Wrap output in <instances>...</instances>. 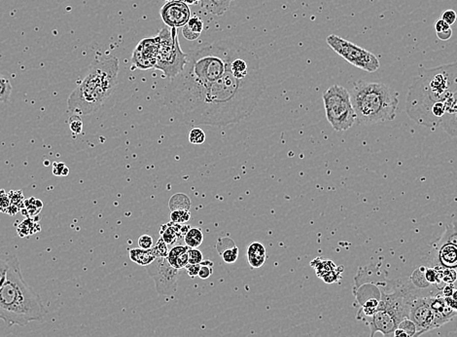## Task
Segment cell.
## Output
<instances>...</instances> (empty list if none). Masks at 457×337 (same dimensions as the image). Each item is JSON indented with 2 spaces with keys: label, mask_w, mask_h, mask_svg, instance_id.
<instances>
[{
  "label": "cell",
  "mask_w": 457,
  "mask_h": 337,
  "mask_svg": "<svg viewBox=\"0 0 457 337\" xmlns=\"http://www.w3.org/2000/svg\"><path fill=\"white\" fill-rule=\"evenodd\" d=\"M157 36L160 47L155 68L163 71L164 76L173 79L184 69L187 54L180 48L177 29L163 28Z\"/></svg>",
  "instance_id": "cell-9"
},
{
  "label": "cell",
  "mask_w": 457,
  "mask_h": 337,
  "mask_svg": "<svg viewBox=\"0 0 457 337\" xmlns=\"http://www.w3.org/2000/svg\"><path fill=\"white\" fill-rule=\"evenodd\" d=\"M187 5H196L201 2V0H182Z\"/></svg>",
  "instance_id": "cell-50"
},
{
  "label": "cell",
  "mask_w": 457,
  "mask_h": 337,
  "mask_svg": "<svg viewBox=\"0 0 457 337\" xmlns=\"http://www.w3.org/2000/svg\"><path fill=\"white\" fill-rule=\"evenodd\" d=\"M188 255H189V264H201L204 261L203 252L198 249L190 248L188 250Z\"/></svg>",
  "instance_id": "cell-39"
},
{
  "label": "cell",
  "mask_w": 457,
  "mask_h": 337,
  "mask_svg": "<svg viewBox=\"0 0 457 337\" xmlns=\"http://www.w3.org/2000/svg\"><path fill=\"white\" fill-rule=\"evenodd\" d=\"M213 266H214V263L212 261H209V260L203 261V262L201 263L198 278H201L202 280L208 279L213 273Z\"/></svg>",
  "instance_id": "cell-35"
},
{
  "label": "cell",
  "mask_w": 457,
  "mask_h": 337,
  "mask_svg": "<svg viewBox=\"0 0 457 337\" xmlns=\"http://www.w3.org/2000/svg\"><path fill=\"white\" fill-rule=\"evenodd\" d=\"M409 319H411L417 329V336L435 329V316L430 306L429 296L416 297L412 304Z\"/></svg>",
  "instance_id": "cell-12"
},
{
  "label": "cell",
  "mask_w": 457,
  "mask_h": 337,
  "mask_svg": "<svg viewBox=\"0 0 457 337\" xmlns=\"http://www.w3.org/2000/svg\"><path fill=\"white\" fill-rule=\"evenodd\" d=\"M190 228L191 227L187 224H179L170 221L161 226V237L167 246H172L184 237Z\"/></svg>",
  "instance_id": "cell-18"
},
{
  "label": "cell",
  "mask_w": 457,
  "mask_h": 337,
  "mask_svg": "<svg viewBox=\"0 0 457 337\" xmlns=\"http://www.w3.org/2000/svg\"><path fill=\"white\" fill-rule=\"evenodd\" d=\"M10 267V254H0V289L6 282Z\"/></svg>",
  "instance_id": "cell-30"
},
{
  "label": "cell",
  "mask_w": 457,
  "mask_h": 337,
  "mask_svg": "<svg viewBox=\"0 0 457 337\" xmlns=\"http://www.w3.org/2000/svg\"><path fill=\"white\" fill-rule=\"evenodd\" d=\"M160 14L163 22L172 29L183 28L191 18V10L182 0L166 2Z\"/></svg>",
  "instance_id": "cell-14"
},
{
  "label": "cell",
  "mask_w": 457,
  "mask_h": 337,
  "mask_svg": "<svg viewBox=\"0 0 457 337\" xmlns=\"http://www.w3.org/2000/svg\"><path fill=\"white\" fill-rule=\"evenodd\" d=\"M159 38H144L141 40L132 54V64L139 69L155 68L159 55Z\"/></svg>",
  "instance_id": "cell-13"
},
{
  "label": "cell",
  "mask_w": 457,
  "mask_h": 337,
  "mask_svg": "<svg viewBox=\"0 0 457 337\" xmlns=\"http://www.w3.org/2000/svg\"><path fill=\"white\" fill-rule=\"evenodd\" d=\"M168 207L172 212L174 211H190L191 208V200L188 196L183 193H176L169 199Z\"/></svg>",
  "instance_id": "cell-25"
},
{
  "label": "cell",
  "mask_w": 457,
  "mask_h": 337,
  "mask_svg": "<svg viewBox=\"0 0 457 337\" xmlns=\"http://www.w3.org/2000/svg\"><path fill=\"white\" fill-rule=\"evenodd\" d=\"M441 272H442V283L445 284H454L456 283L457 272L455 270L441 267Z\"/></svg>",
  "instance_id": "cell-34"
},
{
  "label": "cell",
  "mask_w": 457,
  "mask_h": 337,
  "mask_svg": "<svg viewBox=\"0 0 457 337\" xmlns=\"http://www.w3.org/2000/svg\"><path fill=\"white\" fill-rule=\"evenodd\" d=\"M146 267L148 275L155 282L159 295L168 296L176 293L180 270L173 267L166 257H157Z\"/></svg>",
  "instance_id": "cell-11"
},
{
  "label": "cell",
  "mask_w": 457,
  "mask_h": 337,
  "mask_svg": "<svg viewBox=\"0 0 457 337\" xmlns=\"http://www.w3.org/2000/svg\"><path fill=\"white\" fill-rule=\"evenodd\" d=\"M350 98L358 124L373 125L396 117L397 94L383 83L359 80L354 83Z\"/></svg>",
  "instance_id": "cell-6"
},
{
  "label": "cell",
  "mask_w": 457,
  "mask_h": 337,
  "mask_svg": "<svg viewBox=\"0 0 457 337\" xmlns=\"http://www.w3.org/2000/svg\"><path fill=\"white\" fill-rule=\"evenodd\" d=\"M413 286L398 284L391 293L381 289L378 310L370 317V322H367L370 326V337L375 336L377 332H381L383 337H393L399 324L410 316L411 307L416 298Z\"/></svg>",
  "instance_id": "cell-7"
},
{
  "label": "cell",
  "mask_w": 457,
  "mask_h": 337,
  "mask_svg": "<svg viewBox=\"0 0 457 337\" xmlns=\"http://www.w3.org/2000/svg\"><path fill=\"white\" fill-rule=\"evenodd\" d=\"M238 45L234 39H225L187 53L184 69L170 79L163 95L183 93L215 82L227 71Z\"/></svg>",
  "instance_id": "cell-3"
},
{
  "label": "cell",
  "mask_w": 457,
  "mask_h": 337,
  "mask_svg": "<svg viewBox=\"0 0 457 337\" xmlns=\"http://www.w3.org/2000/svg\"><path fill=\"white\" fill-rule=\"evenodd\" d=\"M18 234L21 237H30L40 231V224L32 218H26L18 226Z\"/></svg>",
  "instance_id": "cell-26"
},
{
  "label": "cell",
  "mask_w": 457,
  "mask_h": 337,
  "mask_svg": "<svg viewBox=\"0 0 457 337\" xmlns=\"http://www.w3.org/2000/svg\"><path fill=\"white\" fill-rule=\"evenodd\" d=\"M247 260L251 268H260L267 260V252L265 246L260 242H253L247 248Z\"/></svg>",
  "instance_id": "cell-20"
},
{
  "label": "cell",
  "mask_w": 457,
  "mask_h": 337,
  "mask_svg": "<svg viewBox=\"0 0 457 337\" xmlns=\"http://www.w3.org/2000/svg\"><path fill=\"white\" fill-rule=\"evenodd\" d=\"M393 337H410L405 331H404L403 329H401V328H396L395 329V331H394V333H393Z\"/></svg>",
  "instance_id": "cell-49"
},
{
  "label": "cell",
  "mask_w": 457,
  "mask_h": 337,
  "mask_svg": "<svg viewBox=\"0 0 457 337\" xmlns=\"http://www.w3.org/2000/svg\"><path fill=\"white\" fill-rule=\"evenodd\" d=\"M190 219H191L190 211L179 210V211H174L170 214V220L175 223L185 224L188 221H190Z\"/></svg>",
  "instance_id": "cell-32"
},
{
  "label": "cell",
  "mask_w": 457,
  "mask_h": 337,
  "mask_svg": "<svg viewBox=\"0 0 457 337\" xmlns=\"http://www.w3.org/2000/svg\"><path fill=\"white\" fill-rule=\"evenodd\" d=\"M457 92V63L432 68L420 67L409 88L406 112L417 125L437 128L432 111L437 105L446 102Z\"/></svg>",
  "instance_id": "cell-2"
},
{
  "label": "cell",
  "mask_w": 457,
  "mask_h": 337,
  "mask_svg": "<svg viewBox=\"0 0 457 337\" xmlns=\"http://www.w3.org/2000/svg\"><path fill=\"white\" fill-rule=\"evenodd\" d=\"M310 265L315 268L316 275L325 283H337L341 278L342 270H339V268L332 261H325L318 257L311 261Z\"/></svg>",
  "instance_id": "cell-16"
},
{
  "label": "cell",
  "mask_w": 457,
  "mask_h": 337,
  "mask_svg": "<svg viewBox=\"0 0 457 337\" xmlns=\"http://www.w3.org/2000/svg\"><path fill=\"white\" fill-rule=\"evenodd\" d=\"M445 300H446V304L448 305V307L457 313V289L450 296L445 297Z\"/></svg>",
  "instance_id": "cell-45"
},
{
  "label": "cell",
  "mask_w": 457,
  "mask_h": 337,
  "mask_svg": "<svg viewBox=\"0 0 457 337\" xmlns=\"http://www.w3.org/2000/svg\"><path fill=\"white\" fill-rule=\"evenodd\" d=\"M441 126L450 137L457 138V92L446 102V113Z\"/></svg>",
  "instance_id": "cell-17"
},
{
  "label": "cell",
  "mask_w": 457,
  "mask_h": 337,
  "mask_svg": "<svg viewBox=\"0 0 457 337\" xmlns=\"http://www.w3.org/2000/svg\"><path fill=\"white\" fill-rule=\"evenodd\" d=\"M216 249L224 262L233 264L239 258V248L231 238H219Z\"/></svg>",
  "instance_id": "cell-19"
},
{
  "label": "cell",
  "mask_w": 457,
  "mask_h": 337,
  "mask_svg": "<svg viewBox=\"0 0 457 337\" xmlns=\"http://www.w3.org/2000/svg\"><path fill=\"white\" fill-rule=\"evenodd\" d=\"M10 207V197L4 190L0 191V212L7 214V211Z\"/></svg>",
  "instance_id": "cell-40"
},
{
  "label": "cell",
  "mask_w": 457,
  "mask_h": 337,
  "mask_svg": "<svg viewBox=\"0 0 457 337\" xmlns=\"http://www.w3.org/2000/svg\"><path fill=\"white\" fill-rule=\"evenodd\" d=\"M11 82L7 77L0 74V102L8 103L10 101L12 94Z\"/></svg>",
  "instance_id": "cell-28"
},
{
  "label": "cell",
  "mask_w": 457,
  "mask_h": 337,
  "mask_svg": "<svg viewBox=\"0 0 457 337\" xmlns=\"http://www.w3.org/2000/svg\"><path fill=\"white\" fill-rule=\"evenodd\" d=\"M185 25L189 29V30H191L192 32L198 33V34H201V33H203V31H204V22H203V20H202L199 17H197V16L191 17L190 20L188 21V22L186 23Z\"/></svg>",
  "instance_id": "cell-37"
},
{
  "label": "cell",
  "mask_w": 457,
  "mask_h": 337,
  "mask_svg": "<svg viewBox=\"0 0 457 337\" xmlns=\"http://www.w3.org/2000/svg\"><path fill=\"white\" fill-rule=\"evenodd\" d=\"M119 60L100 56L89 66L84 79L67 99V108L78 115H89L102 107L117 85Z\"/></svg>",
  "instance_id": "cell-5"
},
{
  "label": "cell",
  "mask_w": 457,
  "mask_h": 337,
  "mask_svg": "<svg viewBox=\"0 0 457 337\" xmlns=\"http://www.w3.org/2000/svg\"><path fill=\"white\" fill-rule=\"evenodd\" d=\"M53 174L56 176H66L69 174V169L66 167V164H53Z\"/></svg>",
  "instance_id": "cell-42"
},
{
  "label": "cell",
  "mask_w": 457,
  "mask_h": 337,
  "mask_svg": "<svg viewBox=\"0 0 457 337\" xmlns=\"http://www.w3.org/2000/svg\"><path fill=\"white\" fill-rule=\"evenodd\" d=\"M436 34H437V36H438L439 39H441V40H443V41H446V40H448V39L451 38V36H452V30H451V29H448V30L444 31V32H442V33H436Z\"/></svg>",
  "instance_id": "cell-48"
},
{
  "label": "cell",
  "mask_w": 457,
  "mask_h": 337,
  "mask_svg": "<svg viewBox=\"0 0 457 337\" xmlns=\"http://www.w3.org/2000/svg\"><path fill=\"white\" fill-rule=\"evenodd\" d=\"M264 89L262 72L239 78L228 65L224 75L215 82L183 93L163 95V103L177 119L186 124L224 127L251 115Z\"/></svg>",
  "instance_id": "cell-1"
},
{
  "label": "cell",
  "mask_w": 457,
  "mask_h": 337,
  "mask_svg": "<svg viewBox=\"0 0 457 337\" xmlns=\"http://www.w3.org/2000/svg\"><path fill=\"white\" fill-rule=\"evenodd\" d=\"M234 0H201V7L214 16L224 15Z\"/></svg>",
  "instance_id": "cell-22"
},
{
  "label": "cell",
  "mask_w": 457,
  "mask_h": 337,
  "mask_svg": "<svg viewBox=\"0 0 457 337\" xmlns=\"http://www.w3.org/2000/svg\"><path fill=\"white\" fill-rule=\"evenodd\" d=\"M189 249L190 248L186 245L174 247L168 251V254L166 256L169 264L178 270L186 268V266L189 264V255H188Z\"/></svg>",
  "instance_id": "cell-21"
},
{
  "label": "cell",
  "mask_w": 457,
  "mask_h": 337,
  "mask_svg": "<svg viewBox=\"0 0 457 337\" xmlns=\"http://www.w3.org/2000/svg\"><path fill=\"white\" fill-rule=\"evenodd\" d=\"M156 250L153 247L149 250H143V249H132L130 250V258L134 263L140 265V266H148L152 263L153 261L157 258Z\"/></svg>",
  "instance_id": "cell-23"
},
{
  "label": "cell",
  "mask_w": 457,
  "mask_h": 337,
  "mask_svg": "<svg viewBox=\"0 0 457 337\" xmlns=\"http://www.w3.org/2000/svg\"><path fill=\"white\" fill-rule=\"evenodd\" d=\"M398 328L403 329L404 331L410 337H418L417 336L416 326H415L414 322L411 319H409V318L404 319L403 321L399 324Z\"/></svg>",
  "instance_id": "cell-33"
},
{
  "label": "cell",
  "mask_w": 457,
  "mask_h": 337,
  "mask_svg": "<svg viewBox=\"0 0 457 337\" xmlns=\"http://www.w3.org/2000/svg\"><path fill=\"white\" fill-rule=\"evenodd\" d=\"M439 243L440 244L448 243V244H452L457 247V220L446 225V231L442 235ZM455 271L457 272V269ZM454 286L457 288V281L456 283H454Z\"/></svg>",
  "instance_id": "cell-27"
},
{
  "label": "cell",
  "mask_w": 457,
  "mask_h": 337,
  "mask_svg": "<svg viewBox=\"0 0 457 337\" xmlns=\"http://www.w3.org/2000/svg\"><path fill=\"white\" fill-rule=\"evenodd\" d=\"M138 247L143 250H149L152 249L153 238L149 235H142L138 239Z\"/></svg>",
  "instance_id": "cell-43"
},
{
  "label": "cell",
  "mask_w": 457,
  "mask_h": 337,
  "mask_svg": "<svg viewBox=\"0 0 457 337\" xmlns=\"http://www.w3.org/2000/svg\"><path fill=\"white\" fill-rule=\"evenodd\" d=\"M441 19H442L443 21H445L448 25H452V24H454L455 22H456V12L454 11V10H451V9L446 10V11L443 12Z\"/></svg>",
  "instance_id": "cell-41"
},
{
  "label": "cell",
  "mask_w": 457,
  "mask_h": 337,
  "mask_svg": "<svg viewBox=\"0 0 457 337\" xmlns=\"http://www.w3.org/2000/svg\"><path fill=\"white\" fill-rule=\"evenodd\" d=\"M448 29H450V25H448V24H447L445 21H443L442 19L437 20V22H435L436 33H442V32L446 31V30H448Z\"/></svg>",
  "instance_id": "cell-47"
},
{
  "label": "cell",
  "mask_w": 457,
  "mask_h": 337,
  "mask_svg": "<svg viewBox=\"0 0 457 337\" xmlns=\"http://www.w3.org/2000/svg\"><path fill=\"white\" fill-rule=\"evenodd\" d=\"M47 315L40 295L23 279L20 261L10 254L6 282L0 289V320L9 327L25 326Z\"/></svg>",
  "instance_id": "cell-4"
},
{
  "label": "cell",
  "mask_w": 457,
  "mask_h": 337,
  "mask_svg": "<svg viewBox=\"0 0 457 337\" xmlns=\"http://www.w3.org/2000/svg\"><path fill=\"white\" fill-rule=\"evenodd\" d=\"M207 136L203 129L195 127L189 132V142L195 145H201L206 142Z\"/></svg>",
  "instance_id": "cell-31"
},
{
  "label": "cell",
  "mask_w": 457,
  "mask_h": 337,
  "mask_svg": "<svg viewBox=\"0 0 457 337\" xmlns=\"http://www.w3.org/2000/svg\"><path fill=\"white\" fill-rule=\"evenodd\" d=\"M326 42L338 56L357 68L367 72H375L381 66L376 55L340 36L331 34L327 36Z\"/></svg>",
  "instance_id": "cell-10"
},
{
  "label": "cell",
  "mask_w": 457,
  "mask_h": 337,
  "mask_svg": "<svg viewBox=\"0 0 457 337\" xmlns=\"http://www.w3.org/2000/svg\"><path fill=\"white\" fill-rule=\"evenodd\" d=\"M165 1H167V2H168V1H174V0H165Z\"/></svg>",
  "instance_id": "cell-51"
},
{
  "label": "cell",
  "mask_w": 457,
  "mask_h": 337,
  "mask_svg": "<svg viewBox=\"0 0 457 337\" xmlns=\"http://www.w3.org/2000/svg\"><path fill=\"white\" fill-rule=\"evenodd\" d=\"M429 302L435 316L436 328L450 322L457 315L456 312L451 310L446 304L445 297L441 293L436 294L435 296H429Z\"/></svg>",
  "instance_id": "cell-15"
},
{
  "label": "cell",
  "mask_w": 457,
  "mask_h": 337,
  "mask_svg": "<svg viewBox=\"0 0 457 337\" xmlns=\"http://www.w3.org/2000/svg\"><path fill=\"white\" fill-rule=\"evenodd\" d=\"M182 33H183V36L185 37L186 39H187V40H190V41H195V40H196V39L201 36V34L192 32V31L189 30L186 25H184V27L182 28Z\"/></svg>",
  "instance_id": "cell-46"
},
{
  "label": "cell",
  "mask_w": 457,
  "mask_h": 337,
  "mask_svg": "<svg viewBox=\"0 0 457 337\" xmlns=\"http://www.w3.org/2000/svg\"><path fill=\"white\" fill-rule=\"evenodd\" d=\"M69 128L71 133L77 136L80 135L83 130V121L81 119L80 115L78 114H73L70 116L69 118Z\"/></svg>",
  "instance_id": "cell-36"
},
{
  "label": "cell",
  "mask_w": 457,
  "mask_h": 337,
  "mask_svg": "<svg viewBox=\"0 0 457 337\" xmlns=\"http://www.w3.org/2000/svg\"><path fill=\"white\" fill-rule=\"evenodd\" d=\"M23 207L27 211V215L30 217H35L40 214V212L43 208V204L39 199L32 197L24 201Z\"/></svg>",
  "instance_id": "cell-29"
},
{
  "label": "cell",
  "mask_w": 457,
  "mask_h": 337,
  "mask_svg": "<svg viewBox=\"0 0 457 337\" xmlns=\"http://www.w3.org/2000/svg\"><path fill=\"white\" fill-rule=\"evenodd\" d=\"M199 269H201V264H188L186 266V270L191 279H195L198 276Z\"/></svg>",
  "instance_id": "cell-44"
},
{
  "label": "cell",
  "mask_w": 457,
  "mask_h": 337,
  "mask_svg": "<svg viewBox=\"0 0 457 337\" xmlns=\"http://www.w3.org/2000/svg\"><path fill=\"white\" fill-rule=\"evenodd\" d=\"M154 249L156 250V254L158 257H166L168 254V247L167 244L163 241L162 237L158 240L156 246H154Z\"/></svg>",
  "instance_id": "cell-38"
},
{
  "label": "cell",
  "mask_w": 457,
  "mask_h": 337,
  "mask_svg": "<svg viewBox=\"0 0 457 337\" xmlns=\"http://www.w3.org/2000/svg\"><path fill=\"white\" fill-rule=\"evenodd\" d=\"M323 101L328 122L337 132L350 129L356 123L350 93L340 85L335 84L323 94Z\"/></svg>",
  "instance_id": "cell-8"
},
{
  "label": "cell",
  "mask_w": 457,
  "mask_h": 337,
  "mask_svg": "<svg viewBox=\"0 0 457 337\" xmlns=\"http://www.w3.org/2000/svg\"><path fill=\"white\" fill-rule=\"evenodd\" d=\"M184 242L186 246L192 249H197L204 242V233L203 230L197 227L189 229L184 236Z\"/></svg>",
  "instance_id": "cell-24"
}]
</instances>
